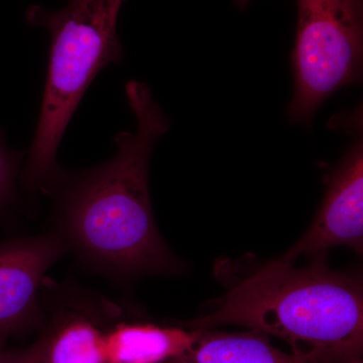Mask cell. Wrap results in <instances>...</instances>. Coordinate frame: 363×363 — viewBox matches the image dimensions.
I'll return each instance as SVG.
<instances>
[{"mask_svg":"<svg viewBox=\"0 0 363 363\" xmlns=\"http://www.w3.org/2000/svg\"><path fill=\"white\" fill-rule=\"evenodd\" d=\"M9 332L4 328H0V355L4 351V345H6V339L9 337Z\"/></svg>","mask_w":363,"mask_h":363,"instance_id":"obj_12","label":"cell"},{"mask_svg":"<svg viewBox=\"0 0 363 363\" xmlns=\"http://www.w3.org/2000/svg\"><path fill=\"white\" fill-rule=\"evenodd\" d=\"M305 267L281 259H223L215 274L226 292L185 323L195 330L238 325L281 339L312 363L362 358L363 289L358 274L337 272L327 255Z\"/></svg>","mask_w":363,"mask_h":363,"instance_id":"obj_2","label":"cell"},{"mask_svg":"<svg viewBox=\"0 0 363 363\" xmlns=\"http://www.w3.org/2000/svg\"><path fill=\"white\" fill-rule=\"evenodd\" d=\"M248 2H250V0H235L236 6L238 7L247 6Z\"/></svg>","mask_w":363,"mask_h":363,"instance_id":"obj_13","label":"cell"},{"mask_svg":"<svg viewBox=\"0 0 363 363\" xmlns=\"http://www.w3.org/2000/svg\"><path fill=\"white\" fill-rule=\"evenodd\" d=\"M66 253L54 231L0 242V328L11 334L43 319L45 274Z\"/></svg>","mask_w":363,"mask_h":363,"instance_id":"obj_7","label":"cell"},{"mask_svg":"<svg viewBox=\"0 0 363 363\" xmlns=\"http://www.w3.org/2000/svg\"><path fill=\"white\" fill-rule=\"evenodd\" d=\"M20 169V156L7 147L0 133V212L16 197V182Z\"/></svg>","mask_w":363,"mask_h":363,"instance_id":"obj_10","label":"cell"},{"mask_svg":"<svg viewBox=\"0 0 363 363\" xmlns=\"http://www.w3.org/2000/svg\"><path fill=\"white\" fill-rule=\"evenodd\" d=\"M0 363H45L42 344L38 340L25 350H4L0 355Z\"/></svg>","mask_w":363,"mask_h":363,"instance_id":"obj_11","label":"cell"},{"mask_svg":"<svg viewBox=\"0 0 363 363\" xmlns=\"http://www.w3.org/2000/svg\"><path fill=\"white\" fill-rule=\"evenodd\" d=\"M124 0H69L59 11L33 6L28 20L51 38L49 68L35 138L23 173L26 189L51 185L67 126L93 79L123 59L116 25Z\"/></svg>","mask_w":363,"mask_h":363,"instance_id":"obj_3","label":"cell"},{"mask_svg":"<svg viewBox=\"0 0 363 363\" xmlns=\"http://www.w3.org/2000/svg\"><path fill=\"white\" fill-rule=\"evenodd\" d=\"M298 28L292 56L293 123H310L335 91L362 75V0H296Z\"/></svg>","mask_w":363,"mask_h":363,"instance_id":"obj_4","label":"cell"},{"mask_svg":"<svg viewBox=\"0 0 363 363\" xmlns=\"http://www.w3.org/2000/svg\"><path fill=\"white\" fill-rule=\"evenodd\" d=\"M125 91L135 130L116 135L109 161L73 175L60 172L48 187L56 194L52 231L68 252L119 281L183 269L159 233L150 203V155L169 123L147 85L130 81Z\"/></svg>","mask_w":363,"mask_h":363,"instance_id":"obj_1","label":"cell"},{"mask_svg":"<svg viewBox=\"0 0 363 363\" xmlns=\"http://www.w3.org/2000/svg\"><path fill=\"white\" fill-rule=\"evenodd\" d=\"M326 195L307 233L281 259L327 255L336 247L363 250V145L357 140L325 177Z\"/></svg>","mask_w":363,"mask_h":363,"instance_id":"obj_5","label":"cell"},{"mask_svg":"<svg viewBox=\"0 0 363 363\" xmlns=\"http://www.w3.org/2000/svg\"><path fill=\"white\" fill-rule=\"evenodd\" d=\"M40 304L52 311V325L39 339L45 363H106L105 332L99 323L118 306L105 298L45 279Z\"/></svg>","mask_w":363,"mask_h":363,"instance_id":"obj_6","label":"cell"},{"mask_svg":"<svg viewBox=\"0 0 363 363\" xmlns=\"http://www.w3.org/2000/svg\"><path fill=\"white\" fill-rule=\"evenodd\" d=\"M345 363H363L362 358H357V359L351 360V362H345Z\"/></svg>","mask_w":363,"mask_h":363,"instance_id":"obj_14","label":"cell"},{"mask_svg":"<svg viewBox=\"0 0 363 363\" xmlns=\"http://www.w3.org/2000/svg\"><path fill=\"white\" fill-rule=\"evenodd\" d=\"M198 331L192 345L172 363H312L278 350L259 331Z\"/></svg>","mask_w":363,"mask_h":363,"instance_id":"obj_9","label":"cell"},{"mask_svg":"<svg viewBox=\"0 0 363 363\" xmlns=\"http://www.w3.org/2000/svg\"><path fill=\"white\" fill-rule=\"evenodd\" d=\"M198 334L188 327L118 322L105 331L106 363L171 362L192 345Z\"/></svg>","mask_w":363,"mask_h":363,"instance_id":"obj_8","label":"cell"}]
</instances>
